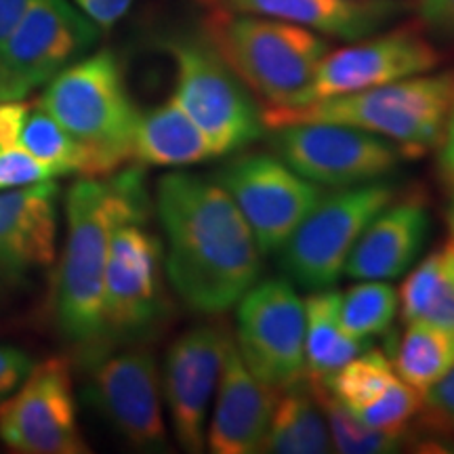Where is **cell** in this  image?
<instances>
[{
	"mask_svg": "<svg viewBox=\"0 0 454 454\" xmlns=\"http://www.w3.org/2000/svg\"><path fill=\"white\" fill-rule=\"evenodd\" d=\"M156 213L164 274L179 299L207 316L236 308L259 282L263 253L230 194L213 177L168 173L158 181Z\"/></svg>",
	"mask_w": 454,
	"mask_h": 454,
	"instance_id": "1",
	"label": "cell"
},
{
	"mask_svg": "<svg viewBox=\"0 0 454 454\" xmlns=\"http://www.w3.org/2000/svg\"><path fill=\"white\" fill-rule=\"evenodd\" d=\"M150 208L144 170L137 167L82 177L67 190L55 316L64 337L90 357L104 354V282L114 231L129 221H147Z\"/></svg>",
	"mask_w": 454,
	"mask_h": 454,
	"instance_id": "2",
	"label": "cell"
},
{
	"mask_svg": "<svg viewBox=\"0 0 454 454\" xmlns=\"http://www.w3.org/2000/svg\"><path fill=\"white\" fill-rule=\"evenodd\" d=\"M454 107V70L425 72L339 98L293 107H265V129L294 122H339L379 135L402 158H423L438 147Z\"/></svg>",
	"mask_w": 454,
	"mask_h": 454,
	"instance_id": "3",
	"label": "cell"
},
{
	"mask_svg": "<svg viewBox=\"0 0 454 454\" xmlns=\"http://www.w3.org/2000/svg\"><path fill=\"white\" fill-rule=\"evenodd\" d=\"M204 36L265 107L305 104L331 44L326 36L276 17L211 4Z\"/></svg>",
	"mask_w": 454,
	"mask_h": 454,
	"instance_id": "4",
	"label": "cell"
},
{
	"mask_svg": "<svg viewBox=\"0 0 454 454\" xmlns=\"http://www.w3.org/2000/svg\"><path fill=\"white\" fill-rule=\"evenodd\" d=\"M82 147L90 177L116 173L133 160L139 110L130 99L118 57L112 51L81 57L47 82L38 99Z\"/></svg>",
	"mask_w": 454,
	"mask_h": 454,
	"instance_id": "5",
	"label": "cell"
},
{
	"mask_svg": "<svg viewBox=\"0 0 454 454\" xmlns=\"http://www.w3.org/2000/svg\"><path fill=\"white\" fill-rule=\"evenodd\" d=\"M177 82L173 98L211 141L215 156H231L263 137V110L207 36L168 43Z\"/></svg>",
	"mask_w": 454,
	"mask_h": 454,
	"instance_id": "6",
	"label": "cell"
},
{
	"mask_svg": "<svg viewBox=\"0 0 454 454\" xmlns=\"http://www.w3.org/2000/svg\"><path fill=\"white\" fill-rule=\"evenodd\" d=\"M394 200L395 187L383 179L325 192L278 251L282 271L309 293L331 288L364 227Z\"/></svg>",
	"mask_w": 454,
	"mask_h": 454,
	"instance_id": "7",
	"label": "cell"
},
{
	"mask_svg": "<svg viewBox=\"0 0 454 454\" xmlns=\"http://www.w3.org/2000/svg\"><path fill=\"white\" fill-rule=\"evenodd\" d=\"M168 309L164 293V248L145 221L114 231L104 282V351L152 334Z\"/></svg>",
	"mask_w": 454,
	"mask_h": 454,
	"instance_id": "8",
	"label": "cell"
},
{
	"mask_svg": "<svg viewBox=\"0 0 454 454\" xmlns=\"http://www.w3.org/2000/svg\"><path fill=\"white\" fill-rule=\"evenodd\" d=\"M271 152L320 187H351L397 168L400 150L379 135L339 122H294L270 129Z\"/></svg>",
	"mask_w": 454,
	"mask_h": 454,
	"instance_id": "9",
	"label": "cell"
},
{
	"mask_svg": "<svg viewBox=\"0 0 454 454\" xmlns=\"http://www.w3.org/2000/svg\"><path fill=\"white\" fill-rule=\"evenodd\" d=\"M236 348L259 381L282 389L305 374V301L291 280L254 282L236 303Z\"/></svg>",
	"mask_w": 454,
	"mask_h": 454,
	"instance_id": "10",
	"label": "cell"
},
{
	"mask_svg": "<svg viewBox=\"0 0 454 454\" xmlns=\"http://www.w3.org/2000/svg\"><path fill=\"white\" fill-rule=\"evenodd\" d=\"M213 179L234 200L263 254L280 251L325 194L268 152L234 156Z\"/></svg>",
	"mask_w": 454,
	"mask_h": 454,
	"instance_id": "11",
	"label": "cell"
},
{
	"mask_svg": "<svg viewBox=\"0 0 454 454\" xmlns=\"http://www.w3.org/2000/svg\"><path fill=\"white\" fill-rule=\"evenodd\" d=\"M0 440L24 454L89 452L76 419L70 362L34 364L24 383L0 402Z\"/></svg>",
	"mask_w": 454,
	"mask_h": 454,
	"instance_id": "12",
	"label": "cell"
},
{
	"mask_svg": "<svg viewBox=\"0 0 454 454\" xmlns=\"http://www.w3.org/2000/svg\"><path fill=\"white\" fill-rule=\"evenodd\" d=\"M442 55L421 26H400L328 51L308 99H328L419 76L440 66Z\"/></svg>",
	"mask_w": 454,
	"mask_h": 454,
	"instance_id": "13",
	"label": "cell"
},
{
	"mask_svg": "<svg viewBox=\"0 0 454 454\" xmlns=\"http://www.w3.org/2000/svg\"><path fill=\"white\" fill-rule=\"evenodd\" d=\"M90 360L89 400L101 417L133 446L147 450L167 446L160 374L152 351H104Z\"/></svg>",
	"mask_w": 454,
	"mask_h": 454,
	"instance_id": "14",
	"label": "cell"
},
{
	"mask_svg": "<svg viewBox=\"0 0 454 454\" xmlns=\"http://www.w3.org/2000/svg\"><path fill=\"white\" fill-rule=\"evenodd\" d=\"M99 38V27L72 0H30L0 47V67L27 89L47 84Z\"/></svg>",
	"mask_w": 454,
	"mask_h": 454,
	"instance_id": "15",
	"label": "cell"
},
{
	"mask_svg": "<svg viewBox=\"0 0 454 454\" xmlns=\"http://www.w3.org/2000/svg\"><path fill=\"white\" fill-rule=\"evenodd\" d=\"M231 333L200 325L173 340L164 357L162 395L170 425L185 452L207 448V425Z\"/></svg>",
	"mask_w": 454,
	"mask_h": 454,
	"instance_id": "16",
	"label": "cell"
},
{
	"mask_svg": "<svg viewBox=\"0 0 454 454\" xmlns=\"http://www.w3.org/2000/svg\"><path fill=\"white\" fill-rule=\"evenodd\" d=\"M57 198L53 179L0 192V294L53 263Z\"/></svg>",
	"mask_w": 454,
	"mask_h": 454,
	"instance_id": "17",
	"label": "cell"
},
{
	"mask_svg": "<svg viewBox=\"0 0 454 454\" xmlns=\"http://www.w3.org/2000/svg\"><path fill=\"white\" fill-rule=\"evenodd\" d=\"M276 397L278 389L259 381L244 364L231 334L208 414V450L213 454L263 452Z\"/></svg>",
	"mask_w": 454,
	"mask_h": 454,
	"instance_id": "18",
	"label": "cell"
},
{
	"mask_svg": "<svg viewBox=\"0 0 454 454\" xmlns=\"http://www.w3.org/2000/svg\"><path fill=\"white\" fill-rule=\"evenodd\" d=\"M429 234V211L417 198L389 202L364 227L343 274L351 280H395L412 268Z\"/></svg>",
	"mask_w": 454,
	"mask_h": 454,
	"instance_id": "19",
	"label": "cell"
},
{
	"mask_svg": "<svg viewBox=\"0 0 454 454\" xmlns=\"http://www.w3.org/2000/svg\"><path fill=\"white\" fill-rule=\"evenodd\" d=\"M238 13L276 17L322 36L360 41L381 32L404 11L400 0H221Z\"/></svg>",
	"mask_w": 454,
	"mask_h": 454,
	"instance_id": "20",
	"label": "cell"
},
{
	"mask_svg": "<svg viewBox=\"0 0 454 454\" xmlns=\"http://www.w3.org/2000/svg\"><path fill=\"white\" fill-rule=\"evenodd\" d=\"M217 158L211 141L187 116L177 99L139 112L133 135V160L150 167H192Z\"/></svg>",
	"mask_w": 454,
	"mask_h": 454,
	"instance_id": "21",
	"label": "cell"
},
{
	"mask_svg": "<svg viewBox=\"0 0 454 454\" xmlns=\"http://www.w3.org/2000/svg\"><path fill=\"white\" fill-rule=\"evenodd\" d=\"M263 452L326 454L333 452L325 408L308 374L278 389Z\"/></svg>",
	"mask_w": 454,
	"mask_h": 454,
	"instance_id": "22",
	"label": "cell"
},
{
	"mask_svg": "<svg viewBox=\"0 0 454 454\" xmlns=\"http://www.w3.org/2000/svg\"><path fill=\"white\" fill-rule=\"evenodd\" d=\"M340 293L331 288L311 291L305 301V374L311 381L328 383L348 362L368 349L345 331L339 316Z\"/></svg>",
	"mask_w": 454,
	"mask_h": 454,
	"instance_id": "23",
	"label": "cell"
},
{
	"mask_svg": "<svg viewBox=\"0 0 454 454\" xmlns=\"http://www.w3.org/2000/svg\"><path fill=\"white\" fill-rule=\"evenodd\" d=\"M389 357L402 381L425 395L454 366V328L406 322Z\"/></svg>",
	"mask_w": 454,
	"mask_h": 454,
	"instance_id": "24",
	"label": "cell"
},
{
	"mask_svg": "<svg viewBox=\"0 0 454 454\" xmlns=\"http://www.w3.org/2000/svg\"><path fill=\"white\" fill-rule=\"evenodd\" d=\"M397 297L404 322H429L454 328V288L442 268L440 251L423 259L408 274Z\"/></svg>",
	"mask_w": 454,
	"mask_h": 454,
	"instance_id": "25",
	"label": "cell"
},
{
	"mask_svg": "<svg viewBox=\"0 0 454 454\" xmlns=\"http://www.w3.org/2000/svg\"><path fill=\"white\" fill-rule=\"evenodd\" d=\"M400 381L391 357L381 349H364L348 362L326 385L331 395L340 406L357 417L381 400Z\"/></svg>",
	"mask_w": 454,
	"mask_h": 454,
	"instance_id": "26",
	"label": "cell"
},
{
	"mask_svg": "<svg viewBox=\"0 0 454 454\" xmlns=\"http://www.w3.org/2000/svg\"><path fill=\"white\" fill-rule=\"evenodd\" d=\"M17 144L57 170L59 177L81 175L90 177V164L81 145L41 106H30L21 124Z\"/></svg>",
	"mask_w": 454,
	"mask_h": 454,
	"instance_id": "27",
	"label": "cell"
},
{
	"mask_svg": "<svg viewBox=\"0 0 454 454\" xmlns=\"http://www.w3.org/2000/svg\"><path fill=\"white\" fill-rule=\"evenodd\" d=\"M400 311V297L385 280H357L339 297V316L345 331L362 340L385 334Z\"/></svg>",
	"mask_w": 454,
	"mask_h": 454,
	"instance_id": "28",
	"label": "cell"
},
{
	"mask_svg": "<svg viewBox=\"0 0 454 454\" xmlns=\"http://www.w3.org/2000/svg\"><path fill=\"white\" fill-rule=\"evenodd\" d=\"M316 383L320 394L322 408H325L328 434H331L333 450L340 454H387L397 452L402 446V435L385 434V431L372 429L343 408L326 389V385Z\"/></svg>",
	"mask_w": 454,
	"mask_h": 454,
	"instance_id": "29",
	"label": "cell"
},
{
	"mask_svg": "<svg viewBox=\"0 0 454 454\" xmlns=\"http://www.w3.org/2000/svg\"><path fill=\"white\" fill-rule=\"evenodd\" d=\"M57 170L36 156L30 154L26 147L20 144L7 145L0 150V192L13 190V187H24L41 181L57 179Z\"/></svg>",
	"mask_w": 454,
	"mask_h": 454,
	"instance_id": "30",
	"label": "cell"
},
{
	"mask_svg": "<svg viewBox=\"0 0 454 454\" xmlns=\"http://www.w3.org/2000/svg\"><path fill=\"white\" fill-rule=\"evenodd\" d=\"M419 419L431 431H454V366L442 381L425 391Z\"/></svg>",
	"mask_w": 454,
	"mask_h": 454,
	"instance_id": "31",
	"label": "cell"
},
{
	"mask_svg": "<svg viewBox=\"0 0 454 454\" xmlns=\"http://www.w3.org/2000/svg\"><path fill=\"white\" fill-rule=\"evenodd\" d=\"M414 13L429 36L454 43V0H414Z\"/></svg>",
	"mask_w": 454,
	"mask_h": 454,
	"instance_id": "32",
	"label": "cell"
},
{
	"mask_svg": "<svg viewBox=\"0 0 454 454\" xmlns=\"http://www.w3.org/2000/svg\"><path fill=\"white\" fill-rule=\"evenodd\" d=\"M32 366V357L26 351L11 348V345H0V402L24 383Z\"/></svg>",
	"mask_w": 454,
	"mask_h": 454,
	"instance_id": "33",
	"label": "cell"
},
{
	"mask_svg": "<svg viewBox=\"0 0 454 454\" xmlns=\"http://www.w3.org/2000/svg\"><path fill=\"white\" fill-rule=\"evenodd\" d=\"M101 30H110L129 13L133 0H72Z\"/></svg>",
	"mask_w": 454,
	"mask_h": 454,
	"instance_id": "34",
	"label": "cell"
},
{
	"mask_svg": "<svg viewBox=\"0 0 454 454\" xmlns=\"http://www.w3.org/2000/svg\"><path fill=\"white\" fill-rule=\"evenodd\" d=\"M27 110H30V106L24 104V101H4V104H0V150L17 144Z\"/></svg>",
	"mask_w": 454,
	"mask_h": 454,
	"instance_id": "35",
	"label": "cell"
},
{
	"mask_svg": "<svg viewBox=\"0 0 454 454\" xmlns=\"http://www.w3.org/2000/svg\"><path fill=\"white\" fill-rule=\"evenodd\" d=\"M435 150H438V173L442 184L454 192V107L450 116H448L444 133H442V139Z\"/></svg>",
	"mask_w": 454,
	"mask_h": 454,
	"instance_id": "36",
	"label": "cell"
},
{
	"mask_svg": "<svg viewBox=\"0 0 454 454\" xmlns=\"http://www.w3.org/2000/svg\"><path fill=\"white\" fill-rule=\"evenodd\" d=\"M27 3L30 0H0V47L7 41L9 34L13 32L20 17L24 15Z\"/></svg>",
	"mask_w": 454,
	"mask_h": 454,
	"instance_id": "37",
	"label": "cell"
},
{
	"mask_svg": "<svg viewBox=\"0 0 454 454\" xmlns=\"http://www.w3.org/2000/svg\"><path fill=\"white\" fill-rule=\"evenodd\" d=\"M27 93H30V89H27L26 84L17 82L15 78H11L9 74L0 67V104H4V101H21Z\"/></svg>",
	"mask_w": 454,
	"mask_h": 454,
	"instance_id": "38",
	"label": "cell"
},
{
	"mask_svg": "<svg viewBox=\"0 0 454 454\" xmlns=\"http://www.w3.org/2000/svg\"><path fill=\"white\" fill-rule=\"evenodd\" d=\"M440 259H442V268H444L448 280H450L454 288V240H450L444 248H442Z\"/></svg>",
	"mask_w": 454,
	"mask_h": 454,
	"instance_id": "39",
	"label": "cell"
},
{
	"mask_svg": "<svg viewBox=\"0 0 454 454\" xmlns=\"http://www.w3.org/2000/svg\"><path fill=\"white\" fill-rule=\"evenodd\" d=\"M446 221H448V230H450V236L454 240V192L450 198V207H448V213H446Z\"/></svg>",
	"mask_w": 454,
	"mask_h": 454,
	"instance_id": "40",
	"label": "cell"
}]
</instances>
